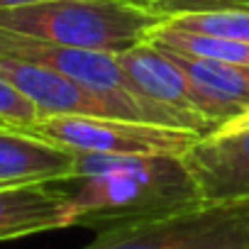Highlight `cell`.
<instances>
[{
  "label": "cell",
  "mask_w": 249,
  "mask_h": 249,
  "mask_svg": "<svg viewBox=\"0 0 249 249\" xmlns=\"http://www.w3.org/2000/svg\"><path fill=\"white\" fill-rule=\"evenodd\" d=\"M66 191L73 205V225L95 232L169 215L198 200L200 188L183 157H98L76 154V176Z\"/></svg>",
  "instance_id": "cell-1"
},
{
  "label": "cell",
  "mask_w": 249,
  "mask_h": 249,
  "mask_svg": "<svg viewBox=\"0 0 249 249\" xmlns=\"http://www.w3.org/2000/svg\"><path fill=\"white\" fill-rule=\"evenodd\" d=\"M161 22L164 18L132 0H44L0 10V30L107 54L147 42Z\"/></svg>",
  "instance_id": "cell-2"
},
{
  "label": "cell",
  "mask_w": 249,
  "mask_h": 249,
  "mask_svg": "<svg viewBox=\"0 0 249 249\" xmlns=\"http://www.w3.org/2000/svg\"><path fill=\"white\" fill-rule=\"evenodd\" d=\"M0 54L25 59L32 64H42V66L71 78L73 83H78L88 93L105 100L117 112V117L193 132V127L181 115H176V112L161 107L159 103H154L152 98H147L127 78V73L122 71L115 54L52 44V42L18 35V32H8V30H0Z\"/></svg>",
  "instance_id": "cell-3"
},
{
  "label": "cell",
  "mask_w": 249,
  "mask_h": 249,
  "mask_svg": "<svg viewBox=\"0 0 249 249\" xmlns=\"http://www.w3.org/2000/svg\"><path fill=\"white\" fill-rule=\"evenodd\" d=\"M83 249H249V198L198 200L161 217L110 227Z\"/></svg>",
  "instance_id": "cell-4"
},
{
  "label": "cell",
  "mask_w": 249,
  "mask_h": 249,
  "mask_svg": "<svg viewBox=\"0 0 249 249\" xmlns=\"http://www.w3.org/2000/svg\"><path fill=\"white\" fill-rule=\"evenodd\" d=\"M32 135L73 154L98 157H142V154H176L183 157L200 137L191 130L161 127L122 117L98 115H49L42 117Z\"/></svg>",
  "instance_id": "cell-5"
},
{
  "label": "cell",
  "mask_w": 249,
  "mask_h": 249,
  "mask_svg": "<svg viewBox=\"0 0 249 249\" xmlns=\"http://www.w3.org/2000/svg\"><path fill=\"white\" fill-rule=\"evenodd\" d=\"M127 78L154 103L181 115L193 132L200 137L217 132V124L210 115L208 100L198 93V88L188 81V76L169 59L164 49L154 42H142L132 49L115 54Z\"/></svg>",
  "instance_id": "cell-6"
},
{
  "label": "cell",
  "mask_w": 249,
  "mask_h": 249,
  "mask_svg": "<svg viewBox=\"0 0 249 249\" xmlns=\"http://www.w3.org/2000/svg\"><path fill=\"white\" fill-rule=\"evenodd\" d=\"M183 161L205 200L249 198V127H222L198 137Z\"/></svg>",
  "instance_id": "cell-7"
},
{
  "label": "cell",
  "mask_w": 249,
  "mask_h": 249,
  "mask_svg": "<svg viewBox=\"0 0 249 249\" xmlns=\"http://www.w3.org/2000/svg\"><path fill=\"white\" fill-rule=\"evenodd\" d=\"M0 76L10 86H15L25 98H30L44 117L49 115H98V117H117V112L88 93L71 78L25 59L0 54ZM124 120V117H122Z\"/></svg>",
  "instance_id": "cell-8"
},
{
  "label": "cell",
  "mask_w": 249,
  "mask_h": 249,
  "mask_svg": "<svg viewBox=\"0 0 249 249\" xmlns=\"http://www.w3.org/2000/svg\"><path fill=\"white\" fill-rule=\"evenodd\" d=\"M76 176V154L30 130L0 124V186L64 183Z\"/></svg>",
  "instance_id": "cell-9"
},
{
  "label": "cell",
  "mask_w": 249,
  "mask_h": 249,
  "mask_svg": "<svg viewBox=\"0 0 249 249\" xmlns=\"http://www.w3.org/2000/svg\"><path fill=\"white\" fill-rule=\"evenodd\" d=\"M73 205L56 183L0 186V242L73 227Z\"/></svg>",
  "instance_id": "cell-10"
},
{
  "label": "cell",
  "mask_w": 249,
  "mask_h": 249,
  "mask_svg": "<svg viewBox=\"0 0 249 249\" xmlns=\"http://www.w3.org/2000/svg\"><path fill=\"white\" fill-rule=\"evenodd\" d=\"M164 52L208 100L217 130L249 112V66L198 59L171 49Z\"/></svg>",
  "instance_id": "cell-11"
},
{
  "label": "cell",
  "mask_w": 249,
  "mask_h": 249,
  "mask_svg": "<svg viewBox=\"0 0 249 249\" xmlns=\"http://www.w3.org/2000/svg\"><path fill=\"white\" fill-rule=\"evenodd\" d=\"M149 42H154L161 49L181 52L188 56L198 59H210V61H225V64H239L249 66V44L237 42V39H222V37H208V35H193V32H181L171 30L164 22L152 32Z\"/></svg>",
  "instance_id": "cell-12"
},
{
  "label": "cell",
  "mask_w": 249,
  "mask_h": 249,
  "mask_svg": "<svg viewBox=\"0 0 249 249\" xmlns=\"http://www.w3.org/2000/svg\"><path fill=\"white\" fill-rule=\"evenodd\" d=\"M164 25L171 27V30H181V32L222 37V39H237V42L249 44V8L174 15V18H166Z\"/></svg>",
  "instance_id": "cell-13"
},
{
  "label": "cell",
  "mask_w": 249,
  "mask_h": 249,
  "mask_svg": "<svg viewBox=\"0 0 249 249\" xmlns=\"http://www.w3.org/2000/svg\"><path fill=\"white\" fill-rule=\"evenodd\" d=\"M42 117H44L42 110L30 98H25L15 86H10L0 76V124L18 130H32Z\"/></svg>",
  "instance_id": "cell-14"
},
{
  "label": "cell",
  "mask_w": 249,
  "mask_h": 249,
  "mask_svg": "<svg viewBox=\"0 0 249 249\" xmlns=\"http://www.w3.org/2000/svg\"><path fill=\"white\" fill-rule=\"evenodd\" d=\"M132 3L157 13L159 18L188 15V13H215L232 8H249V0H132Z\"/></svg>",
  "instance_id": "cell-15"
},
{
  "label": "cell",
  "mask_w": 249,
  "mask_h": 249,
  "mask_svg": "<svg viewBox=\"0 0 249 249\" xmlns=\"http://www.w3.org/2000/svg\"><path fill=\"white\" fill-rule=\"evenodd\" d=\"M35 3H44V0H0V10L25 8V5H35Z\"/></svg>",
  "instance_id": "cell-16"
},
{
  "label": "cell",
  "mask_w": 249,
  "mask_h": 249,
  "mask_svg": "<svg viewBox=\"0 0 249 249\" xmlns=\"http://www.w3.org/2000/svg\"><path fill=\"white\" fill-rule=\"evenodd\" d=\"M225 127H249V112H247L244 117H239V120H234V122L225 124ZM220 130H222V127H220Z\"/></svg>",
  "instance_id": "cell-17"
}]
</instances>
